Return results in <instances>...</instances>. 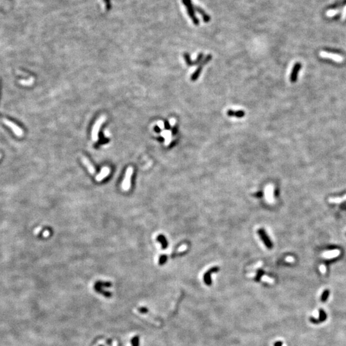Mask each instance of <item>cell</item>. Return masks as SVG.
Returning <instances> with one entry per match:
<instances>
[{
  "mask_svg": "<svg viewBox=\"0 0 346 346\" xmlns=\"http://www.w3.org/2000/svg\"><path fill=\"white\" fill-rule=\"evenodd\" d=\"M157 240L158 242H160L162 244V248L165 249H166L168 246V242H167V240H166V237L163 235H159L157 238Z\"/></svg>",
  "mask_w": 346,
  "mask_h": 346,
  "instance_id": "5bb4252c",
  "label": "cell"
},
{
  "mask_svg": "<svg viewBox=\"0 0 346 346\" xmlns=\"http://www.w3.org/2000/svg\"><path fill=\"white\" fill-rule=\"evenodd\" d=\"M204 58V54L203 53H200L199 55L197 56V58L195 60H192V66H198V65L201 63V61L203 60Z\"/></svg>",
  "mask_w": 346,
  "mask_h": 346,
  "instance_id": "2e32d148",
  "label": "cell"
},
{
  "mask_svg": "<svg viewBox=\"0 0 346 346\" xmlns=\"http://www.w3.org/2000/svg\"><path fill=\"white\" fill-rule=\"evenodd\" d=\"M346 200V195L344 196V197H342V198H331L329 199V202L331 203H342L343 201H344Z\"/></svg>",
  "mask_w": 346,
  "mask_h": 346,
  "instance_id": "d6986e66",
  "label": "cell"
},
{
  "mask_svg": "<svg viewBox=\"0 0 346 346\" xmlns=\"http://www.w3.org/2000/svg\"><path fill=\"white\" fill-rule=\"evenodd\" d=\"M258 234L260 237L262 241L264 242V245H266V247L269 249H271L273 247L272 242L270 239L269 237L267 235V232L264 228H260L258 230Z\"/></svg>",
  "mask_w": 346,
  "mask_h": 346,
  "instance_id": "5b68a950",
  "label": "cell"
},
{
  "mask_svg": "<svg viewBox=\"0 0 346 346\" xmlns=\"http://www.w3.org/2000/svg\"><path fill=\"white\" fill-rule=\"evenodd\" d=\"M219 271V267L215 266L210 268L209 271H207L205 272L203 277V280L205 284L208 286H210L212 285V279H211V275L213 274V273L218 272Z\"/></svg>",
  "mask_w": 346,
  "mask_h": 346,
  "instance_id": "52a82bcc",
  "label": "cell"
},
{
  "mask_svg": "<svg viewBox=\"0 0 346 346\" xmlns=\"http://www.w3.org/2000/svg\"><path fill=\"white\" fill-rule=\"evenodd\" d=\"M286 260H287L288 262H294V259L293 257H288L287 258H286Z\"/></svg>",
  "mask_w": 346,
  "mask_h": 346,
  "instance_id": "f546056e",
  "label": "cell"
},
{
  "mask_svg": "<svg viewBox=\"0 0 346 346\" xmlns=\"http://www.w3.org/2000/svg\"><path fill=\"white\" fill-rule=\"evenodd\" d=\"M176 141H177V140H173V141H172V142H171L170 143V144H169V146H174V145H175V144H176V143H177V142H176Z\"/></svg>",
  "mask_w": 346,
  "mask_h": 346,
  "instance_id": "f1b7e54d",
  "label": "cell"
},
{
  "mask_svg": "<svg viewBox=\"0 0 346 346\" xmlns=\"http://www.w3.org/2000/svg\"><path fill=\"white\" fill-rule=\"evenodd\" d=\"M312 315H313V317L315 319H319V311L317 310H315L314 312H313Z\"/></svg>",
  "mask_w": 346,
  "mask_h": 346,
  "instance_id": "484cf974",
  "label": "cell"
},
{
  "mask_svg": "<svg viewBox=\"0 0 346 346\" xmlns=\"http://www.w3.org/2000/svg\"><path fill=\"white\" fill-rule=\"evenodd\" d=\"M167 260V256L166 255H162V256H160V260H159V263H160V265H163L164 264L166 263Z\"/></svg>",
  "mask_w": 346,
  "mask_h": 346,
  "instance_id": "7402d4cb",
  "label": "cell"
},
{
  "mask_svg": "<svg viewBox=\"0 0 346 346\" xmlns=\"http://www.w3.org/2000/svg\"><path fill=\"white\" fill-rule=\"evenodd\" d=\"M34 78L30 77L29 80H19V83L24 86H30L34 83Z\"/></svg>",
  "mask_w": 346,
  "mask_h": 346,
  "instance_id": "9a60e30c",
  "label": "cell"
},
{
  "mask_svg": "<svg viewBox=\"0 0 346 346\" xmlns=\"http://www.w3.org/2000/svg\"><path fill=\"white\" fill-rule=\"evenodd\" d=\"M178 132V126L177 124H175V125L172 127V129H171V135H172L173 136L175 135H176Z\"/></svg>",
  "mask_w": 346,
  "mask_h": 346,
  "instance_id": "44dd1931",
  "label": "cell"
},
{
  "mask_svg": "<svg viewBox=\"0 0 346 346\" xmlns=\"http://www.w3.org/2000/svg\"><path fill=\"white\" fill-rule=\"evenodd\" d=\"M131 344L133 346H139V337H134L131 340Z\"/></svg>",
  "mask_w": 346,
  "mask_h": 346,
  "instance_id": "ffe728a7",
  "label": "cell"
},
{
  "mask_svg": "<svg viewBox=\"0 0 346 346\" xmlns=\"http://www.w3.org/2000/svg\"><path fill=\"white\" fill-rule=\"evenodd\" d=\"M183 58H184V60L185 61V63L186 64V66H192V60L191 59V57L190 55H189V53H184L183 54Z\"/></svg>",
  "mask_w": 346,
  "mask_h": 346,
  "instance_id": "e0dca14e",
  "label": "cell"
},
{
  "mask_svg": "<svg viewBox=\"0 0 346 346\" xmlns=\"http://www.w3.org/2000/svg\"><path fill=\"white\" fill-rule=\"evenodd\" d=\"M133 167H129L127 169L126 171L125 176H124V180L122 183V188L124 191H128V190H129V189L130 188L131 178L132 174H133Z\"/></svg>",
  "mask_w": 346,
  "mask_h": 346,
  "instance_id": "3957f363",
  "label": "cell"
},
{
  "mask_svg": "<svg viewBox=\"0 0 346 346\" xmlns=\"http://www.w3.org/2000/svg\"><path fill=\"white\" fill-rule=\"evenodd\" d=\"M227 115L229 117H237V118H242L244 117L245 113L244 111V110H233L232 109H229L228 110V111L226 112Z\"/></svg>",
  "mask_w": 346,
  "mask_h": 346,
  "instance_id": "9c48e42d",
  "label": "cell"
},
{
  "mask_svg": "<svg viewBox=\"0 0 346 346\" xmlns=\"http://www.w3.org/2000/svg\"><path fill=\"white\" fill-rule=\"evenodd\" d=\"M3 122L5 124H6L7 126H9V128L12 129V131L13 132V133H14L16 136L19 137H23V135H24V131L19 126H18L17 125V124H15L14 123L12 122L11 121L7 119H3Z\"/></svg>",
  "mask_w": 346,
  "mask_h": 346,
  "instance_id": "277c9868",
  "label": "cell"
},
{
  "mask_svg": "<svg viewBox=\"0 0 346 346\" xmlns=\"http://www.w3.org/2000/svg\"><path fill=\"white\" fill-rule=\"evenodd\" d=\"M106 119H107L106 116L101 115V117L98 119V120L96 121L95 124H94L93 129H92V133H91L92 139H93L94 142H97L98 140L99 131L100 128H101L102 124H103V123L105 121H106Z\"/></svg>",
  "mask_w": 346,
  "mask_h": 346,
  "instance_id": "7a4b0ae2",
  "label": "cell"
},
{
  "mask_svg": "<svg viewBox=\"0 0 346 346\" xmlns=\"http://www.w3.org/2000/svg\"><path fill=\"white\" fill-rule=\"evenodd\" d=\"M1 158V154L0 153V158Z\"/></svg>",
  "mask_w": 346,
  "mask_h": 346,
  "instance_id": "1f68e13d",
  "label": "cell"
},
{
  "mask_svg": "<svg viewBox=\"0 0 346 346\" xmlns=\"http://www.w3.org/2000/svg\"><path fill=\"white\" fill-rule=\"evenodd\" d=\"M319 55L322 58L331 59V60H333L335 62H338V63H341V62L344 61V58H343L342 56L335 53L327 52V51H321L319 53Z\"/></svg>",
  "mask_w": 346,
  "mask_h": 346,
  "instance_id": "8992f818",
  "label": "cell"
},
{
  "mask_svg": "<svg viewBox=\"0 0 346 346\" xmlns=\"http://www.w3.org/2000/svg\"><path fill=\"white\" fill-rule=\"evenodd\" d=\"M212 55H210V54H209V55H208L206 57L203 58V60L201 63L198 65V68H197L196 71H194L192 74L191 76H190V80L192 82H196V81L198 80L200 74H201V72L203 71V69L204 66H206L207 64H209V62L212 60Z\"/></svg>",
  "mask_w": 346,
  "mask_h": 346,
  "instance_id": "6da1fadb",
  "label": "cell"
},
{
  "mask_svg": "<svg viewBox=\"0 0 346 346\" xmlns=\"http://www.w3.org/2000/svg\"><path fill=\"white\" fill-rule=\"evenodd\" d=\"M253 196H255V197H256V198H262V196H263V192H262V191L257 192H256V193L254 194Z\"/></svg>",
  "mask_w": 346,
  "mask_h": 346,
  "instance_id": "4316f807",
  "label": "cell"
},
{
  "mask_svg": "<svg viewBox=\"0 0 346 346\" xmlns=\"http://www.w3.org/2000/svg\"><path fill=\"white\" fill-rule=\"evenodd\" d=\"M105 136H107V137H110V132L109 131H107V130H106V131H105Z\"/></svg>",
  "mask_w": 346,
  "mask_h": 346,
  "instance_id": "4dcf8cb0",
  "label": "cell"
},
{
  "mask_svg": "<svg viewBox=\"0 0 346 346\" xmlns=\"http://www.w3.org/2000/svg\"><path fill=\"white\" fill-rule=\"evenodd\" d=\"M339 13H340L339 9H331V10H329L326 12V15L329 17H333V16H335V15H337Z\"/></svg>",
  "mask_w": 346,
  "mask_h": 346,
  "instance_id": "ac0fdd59",
  "label": "cell"
},
{
  "mask_svg": "<svg viewBox=\"0 0 346 346\" xmlns=\"http://www.w3.org/2000/svg\"><path fill=\"white\" fill-rule=\"evenodd\" d=\"M340 254V251L339 249H334L331 251H328L326 252H324L323 255V256L324 258L326 259H331L333 258H336L339 256Z\"/></svg>",
  "mask_w": 346,
  "mask_h": 346,
  "instance_id": "8fae6325",
  "label": "cell"
},
{
  "mask_svg": "<svg viewBox=\"0 0 346 346\" xmlns=\"http://www.w3.org/2000/svg\"><path fill=\"white\" fill-rule=\"evenodd\" d=\"M183 1H184L185 4L186 5V9H188V13H189V15H190V16L192 20L193 21L194 23L196 25H198V20L196 18V16H195V15L194 14L193 11H192V9H190V7L192 6V5H191L190 0H183Z\"/></svg>",
  "mask_w": 346,
  "mask_h": 346,
  "instance_id": "4fadbf2b",
  "label": "cell"
},
{
  "mask_svg": "<svg viewBox=\"0 0 346 346\" xmlns=\"http://www.w3.org/2000/svg\"><path fill=\"white\" fill-rule=\"evenodd\" d=\"M164 128L166 129V130H169L170 129H171V124L169 122V121H167V122L164 123Z\"/></svg>",
  "mask_w": 346,
  "mask_h": 346,
  "instance_id": "cb8c5ba5",
  "label": "cell"
},
{
  "mask_svg": "<svg viewBox=\"0 0 346 346\" xmlns=\"http://www.w3.org/2000/svg\"><path fill=\"white\" fill-rule=\"evenodd\" d=\"M319 270L322 274H325L326 272V267L324 265H321L319 266Z\"/></svg>",
  "mask_w": 346,
  "mask_h": 346,
  "instance_id": "603a6c76",
  "label": "cell"
},
{
  "mask_svg": "<svg viewBox=\"0 0 346 346\" xmlns=\"http://www.w3.org/2000/svg\"><path fill=\"white\" fill-rule=\"evenodd\" d=\"M82 161L83 164H84V166H85L86 168H87L89 172H90L92 175H94L96 174L95 168H94L93 165L91 164V162L87 158H86L85 156H83L82 158Z\"/></svg>",
  "mask_w": 346,
  "mask_h": 346,
  "instance_id": "30bf717a",
  "label": "cell"
},
{
  "mask_svg": "<svg viewBox=\"0 0 346 346\" xmlns=\"http://www.w3.org/2000/svg\"><path fill=\"white\" fill-rule=\"evenodd\" d=\"M301 67V64L299 63H296L295 65H294V66L293 67L292 71V72H291L290 77V82L292 83H294L296 82L297 78V74H298V72L299 71Z\"/></svg>",
  "mask_w": 346,
  "mask_h": 346,
  "instance_id": "ba28073f",
  "label": "cell"
},
{
  "mask_svg": "<svg viewBox=\"0 0 346 346\" xmlns=\"http://www.w3.org/2000/svg\"><path fill=\"white\" fill-rule=\"evenodd\" d=\"M110 170L109 167H104L103 168L101 169V172L96 176V180L97 182H101V181H102L104 178H106L107 176L110 174Z\"/></svg>",
  "mask_w": 346,
  "mask_h": 346,
  "instance_id": "7c38bea8",
  "label": "cell"
},
{
  "mask_svg": "<svg viewBox=\"0 0 346 346\" xmlns=\"http://www.w3.org/2000/svg\"><path fill=\"white\" fill-rule=\"evenodd\" d=\"M346 19V5L344 7L342 13V19L344 21Z\"/></svg>",
  "mask_w": 346,
  "mask_h": 346,
  "instance_id": "d4e9b609",
  "label": "cell"
},
{
  "mask_svg": "<svg viewBox=\"0 0 346 346\" xmlns=\"http://www.w3.org/2000/svg\"><path fill=\"white\" fill-rule=\"evenodd\" d=\"M50 235V231L48 230H46L44 233H43V236L44 237H48Z\"/></svg>",
  "mask_w": 346,
  "mask_h": 346,
  "instance_id": "83f0119b",
  "label": "cell"
}]
</instances>
